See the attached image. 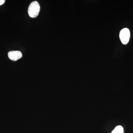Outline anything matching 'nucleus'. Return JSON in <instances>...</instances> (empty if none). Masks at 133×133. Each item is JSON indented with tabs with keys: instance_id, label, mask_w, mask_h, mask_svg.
<instances>
[{
	"instance_id": "obj_1",
	"label": "nucleus",
	"mask_w": 133,
	"mask_h": 133,
	"mask_svg": "<svg viewBox=\"0 0 133 133\" xmlns=\"http://www.w3.org/2000/svg\"><path fill=\"white\" fill-rule=\"evenodd\" d=\"M40 5L37 1H33L30 5L28 9L29 15L31 18L38 16L40 11Z\"/></svg>"
},
{
	"instance_id": "obj_2",
	"label": "nucleus",
	"mask_w": 133,
	"mask_h": 133,
	"mask_svg": "<svg viewBox=\"0 0 133 133\" xmlns=\"http://www.w3.org/2000/svg\"><path fill=\"white\" fill-rule=\"evenodd\" d=\"M130 37V32L127 28H124L122 30L119 34V37L122 44H126L129 41Z\"/></svg>"
},
{
	"instance_id": "obj_3",
	"label": "nucleus",
	"mask_w": 133,
	"mask_h": 133,
	"mask_svg": "<svg viewBox=\"0 0 133 133\" xmlns=\"http://www.w3.org/2000/svg\"><path fill=\"white\" fill-rule=\"evenodd\" d=\"M8 56L10 59L12 61H16L21 58L22 54L21 51H13L8 52Z\"/></svg>"
},
{
	"instance_id": "obj_4",
	"label": "nucleus",
	"mask_w": 133,
	"mask_h": 133,
	"mask_svg": "<svg viewBox=\"0 0 133 133\" xmlns=\"http://www.w3.org/2000/svg\"><path fill=\"white\" fill-rule=\"evenodd\" d=\"M111 133H124V129L121 126H117Z\"/></svg>"
},
{
	"instance_id": "obj_5",
	"label": "nucleus",
	"mask_w": 133,
	"mask_h": 133,
	"mask_svg": "<svg viewBox=\"0 0 133 133\" xmlns=\"http://www.w3.org/2000/svg\"><path fill=\"white\" fill-rule=\"evenodd\" d=\"M5 2V0H0V5H2L4 4Z\"/></svg>"
}]
</instances>
